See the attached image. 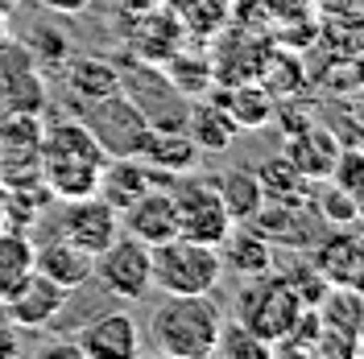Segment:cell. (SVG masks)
<instances>
[{
  "mask_svg": "<svg viewBox=\"0 0 364 359\" xmlns=\"http://www.w3.org/2000/svg\"><path fill=\"white\" fill-rule=\"evenodd\" d=\"M298 310H302V297L290 289V281L277 269L261 272V277H249V285H245L240 302H236V318L257 338H265L269 347L290 331V322L298 318Z\"/></svg>",
  "mask_w": 364,
  "mask_h": 359,
  "instance_id": "cell-4",
  "label": "cell"
},
{
  "mask_svg": "<svg viewBox=\"0 0 364 359\" xmlns=\"http://www.w3.org/2000/svg\"><path fill=\"white\" fill-rule=\"evenodd\" d=\"M75 347L87 359H133L141 351L136 318L129 310H108V314L91 318L87 326H79Z\"/></svg>",
  "mask_w": 364,
  "mask_h": 359,
  "instance_id": "cell-10",
  "label": "cell"
},
{
  "mask_svg": "<svg viewBox=\"0 0 364 359\" xmlns=\"http://www.w3.org/2000/svg\"><path fill=\"white\" fill-rule=\"evenodd\" d=\"M67 74V87L75 95V104H91V99H104L120 91V67L108 58H79V62H63Z\"/></svg>",
  "mask_w": 364,
  "mask_h": 359,
  "instance_id": "cell-22",
  "label": "cell"
},
{
  "mask_svg": "<svg viewBox=\"0 0 364 359\" xmlns=\"http://www.w3.org/2000/svg\"><path fill=\"white\" fill-rule=\"evenodd\" d=\"M42 9H50V13H67V17H75V13H83L91 0H38Z\"/></svg>",
  "mask_w": 364,
  "mask_h": 359,
  "instance_id": "cell-33",
  "label": "cell"
},
{
  "mask_svg": "<svg viewBox=\"0 0 364 359\" xmlns=\"http://www.w3.org/2000/svg\"><path fill=\"white\" fill-rule=\"evenodd\" d=\"M315 269L331 281V285H348L352 277H356V269H360L364 260V240L356 236V231H331V236H323L315 248Z\"/></svg>",
  "mask_w": 364,
  "mask_h": 359,
  "instance_id": "cell-18",
  "label": "cell"
},
{
  "mask_svg": "<svg viewBox=\"0 0 364 359\" xmlns=\"http://www.w3.org/2000/svg\"><path fill=\"white\" fill-rule=\"evenodd\" d=\"M215 355H232V359H269V343L257 338L240 322V318H228L224 314V326H220V338H215Z\"/></svg>",
  "mask_w": 364,
  "mask_h": 359,
  "instance_id": "cell-28",
  "label": "cell"
},
{
  "mask_svg": "<svg viewBox=\"0 0 364 359\" xmlns=\"http://www.w3.org/2000/svg\"><path fill=\"white\" fill-rule=\"evenodd\" d=\"M33 272V244L21 227H0V306L13 297V289Z\"/></svg>",
  "mask_w": 364,
  "mask_h": 359,
  "instance_id": "cell-23",
  "label": "cell"
},
{
  "mask_svg": "<svg viewBox=\"0 0 364 359\" xmlns=\"http://www.w3.org/2000/svg\"><path fill=\"white\" fill-rule=\"evenodd\" d=\"M100 170H104V165H91V161L42 158V182H46V190H50L54 199H63V202L95 194V186H100Z\"/></svg>",
  "mask_w": 364,
  "mask_h": 359,
  "instance_id": "cell-20",
  "label": "cell"
},
{
  "mask_svg": "<svg viewBox=\"0 0 364 359\" xmlns=\"http://www.w3.org/2000/svg\"><path fill=\"white\" fill-rule=\"evenodd\" d=\"M215 190L224 199L232 223H249L252 215L265 206V190H261V178L252 170H228V174H220L215 178Z\"/></svg>",
  "mask_w": 364,
  "mask_h": 359,
  "instance_id": "cell-24",
  "label": "cell"
},
{
  "mask_svg": "<svg viewBox=\"0 0 364 359\" xmlns=\"http://www.w3.org/2000/svg\"><path fill=\"white\" fill-rule=\"evenodd\" d=\"M120 227L136 236L141 244H161L170 236H178V219H174V199L170 186H149L145 194H136L124 211H120Z\"/></svg>",
  "mask_w": 364,
  "mask_h": 359,
  "instance_id": "cell-11",
  "label": "cell"
},
{
  "mask_svg": "<svg viewBox=\"0 0 364 359\" xmlns=\"http://www.w3.org/2000/svg\"><path fill=\"white\" fill-rule=\"evenodd\" d=\"M186 133H191V140L199 145V153H224L240 128H236L232 116L207 95V99H199V104H191V112H186Z\"/></svg>",
  "mask_w": 364,
  "mask_h": 359,
  "instance_id": "cell-21",
  "label": "cell"
},
{
  "mask_svg": "<svg viewBox=\"0 0 364 359\" xmlns=\"http://www.w3.org/2000/svg\"><path fill=\"white\" fill-rule=\"evenodd\" d=\"M311 202H315L318 215H323V219H331L336 227H348L352 219H356V211H360V202L352 199L343 186H318Z\"/></svg>",
  "mask_w": 364,
  "mask_h": 359,
  "instance_id": "cell-30",
  "label": "cell"
},
{
  "mask_svg": "<svg viewBox=\"0 0 364 359\" xmlns=\"http://www.w3.org/2000/svg\"><path fill=\"white\" fill-rule=\"evenodd\" d=\"M33 269L50 277L54 285H63L67 293H75L95 277V256L58 236V240H46V244L33 248Z\"/></svg>",
  "mask_w": 364,
  "mask_h": 359,
  "instance_id": "cell-12",
  "label": "cell"
},
{
  "mask_svg": "<svg viewBox=\"0 0 364 359\" xmlns=\"http://www.w3.org/2000/svg\"><path fill=\"white\" fill-rule=\"evenodd\" d=\"M170 199H174L178 236H186V240L220 248L224 236L236 227L232 215H228L224 199H220V190H215V178H191V174H182L170 186Z\"/></svg>",
  "mask_w": 364,
  "mask_h": 359,
  "instance_id": "cell-6",
  "label": "cell"
},
{
  "mask_svg": "<svg viewBox=\"0 0 364 359\" xmlns=\"http://www.w3.org/2000/svg\"><path fill=\"white\" fill-rule=\"evenodd\" d=\"M120 236V215H116L100 194L63 202V240L79 244L83 252H104Z\"/></svg>",
  "mask_w": 364,
  "mask_h": 359,
  "instance_id": "cell-9",
  "label": "cell"
},
{
  "mask_svg": "<svg viewBox=\"0 0 364 359\" xmlns=\"http://www.w3.org/2000/svg\"><path fill=\"white\" fill-rule=\"evenodd\" d=\"M149 186H166V178H158L141 158H108L104 161V170H100V186H95V194L120 215V211H124L136 194H145Z\"/></svg>",
  "mask_w": 364,
  "mask_h": 359,
  "instance_id": "cell-13",
  "label": "cell"
},
{
  "mask_svg": "<svg viewBox=\"0 0 364 359\" xmlns=\"http://www.w3.org/2000/svg\"><path fill=\"white\" fill-rule=\"evenodd\" d=\"M25 50H29V58H33V67L38 62H50V67H58V62H67V38L58 33V29H46V25H38L33 29V38L25 42Z\"/></svg>",
  "mask_w": 364,
  "mask_h": 359,
  "instance_id": "cell-31",
  "label": "cell"
},
{
  "mask_svg": "<svg viewBox=\"0 0 364 359\" xmlns=\"http://www.w3.org/2000/svg\"><path fill=\"white\" fill-rule=\"evenodd\" d=\"M42 158H67V161H91V165H104L108 153L100 149V140L87 133V124L79 116L70 120H54L42 124V145H38Z\"/></svg>",
  "mask_w": 364,
  "mask_h": 359,
  "instance_id": "cell-15",
  "label": "cell"
},
{
  "mask_svg": "<svg viewBox=\"0 0 364 359\" xmlns=\"http://www.w3.org/2000/svg\"><path fill=\"white\" fill-rule=\"evenodd\" d=\"M141 161L154 170V174H166V178H182L195 170L199 161V145L191 140L186 128H154L145 149H141Z\"/></svg>",
  "mask_w": 364,
  "mask_h": 359,
  "instance_id": "cell-14",
  "label": "cell"
},
{
  "mask_svg": "<svg viewBox=\"0 0 364 359\" xmlns=\"http://www.w3.org/2000/svg\"><path fill=\"white\" fill-rule=\"evenodd\" d=\"M70 293L63 285H54L50 277L33 269L21 285L13 289V297L4 302V318L17 326V331H50V322L67 310Z\"/></svg>",
  "mask_w": 364,
  "mask_h": 359,
  "instance_id": "cell-8",
  "label": "cell"
},
{
  "mask_svg": "<svg viewBox=\"0 0 364 359\" xmlns=\"http://www.w3.org/2000/svg\"><path fill=\"white\" fill-rule=\"evenodd\" d=\"M42 120L33 112H0V149H38Z\"/></svg>",
  "mask_w": 364,
  "mask_h": 359,
  "instance_id": "cell-29",
  "label": "cell"
},
{
  "mask_svg": "<svg viewBox=\"0 0 364 359\" xmlns=\"http://www.w3.org/2000/svg\"><path fill=\"white\" fill-rule=\"evenodd\" d=\"M211 99L232 116V124H236L240 133L261 128V124L273 116V95L261 87L257 79H249V83H232V87H215Z\"/></svg>",
  "mask_w": 364,
  "mask_h": 359,
  "instance_id": "cell-19",
  "label": "cell"
},
{
  "mask_svg": "<svg viewBox=\"0 0 364 359\" xmlns=\"http://www.w3.org/2000/svg\"><path fill=\"white\" fill-rule=\"evenodd\" d=\"M220 326H224V306L211 293H166L149 314V338L170 359L215 355Z\"/></svg>",
  "mask_w": 364,
  "mask_h": 359,
  "instance_id": "cell-1",
  "label": "cell"
},
{
  "mask_svg": "<svg viewBox=\"0 0 364 359\" xmlns=\"http://www.w3.org/2000/svg\"><path fill=\"white\" fill-rule=\"evenodd\" d=\"M0 355H21V335H17V326L9 318L0 322Z\"/></svg>",
  "mask_w": 364,
  "mask_h": 359,
  "instance_id": "cell-32",
  "label": "cell"
},
{
  "mask_svg": "<svg viewBox=\"0 0 364 359\" xmlns=\"http://www.w3.org/2000/svg\"><path fill=\"white\" fill-rule=\"evenodd\" d=\"M0 227H4V186H0Z\"/></svg>",
  "mask_w": 364,
  "mask_h": 359,
  "instance_id": "cell-35",
  "label": "cell"
},
{
  "mask_svg": "<svg viewBox=\"0 0 364 359\" xmlns=\"http://www.w3.org/2000/svg\"><path fill=\"white\" fill-rule=\"evenodd\" d=\"M257 178H261V190H265V202H302L306 194H302V186H306V178L298 174V165L286 153L282 158H269L261 170H252Z\"/></svg>",
  "mask_w": 364,
  "mask_h": 359,
  "instance_id": "cell-27",
  "label": "cell"
},
{
  "mask_svg": "<svg viewBox=\"0 0 364 359\" xmlns=\"http://www.w3.org/2000/svg\"><path fill=\"white\" fill-rule=\"evenodd\" d=\"M120 91L136 104V112L149 120V128H186L191 99L182 95L158 62L133 58L120 67Z\"/></svg>",
  "mask_w": 364,
  "mask_h": 359,
  "instance_id": "cell-5",
  "label": "cell"
},
{
  "mask_svg": "<svg viewBox=\"0 0 364 359\" xmlns=\"http://www.w3.org/2000/svg\"><path fill=\"white\" fill-rule=\"evenodd\" d=\"M149 277L158 293H215L224 281V260L220 248L170 236L149 248Z\"/></svg>",
  "mask_w": 364,
  "mask_h": 359,
  "instance_id": "cell-2",
  "label": "cell"
},
{
  "mask_svg": "<svg viewBox=\"0 0 364 359\" xmlns=\"http://www.w3.org/2000/svg\"><path fill=\"white\" fill-rule=\"evenodd\" d=\"M136 58H145V62H166L174 50H182V21L174 13H161V9H149V13H141L136 17V29L133 38H129Z\"/></svg>",
  "mask_w": 364,
  "mask_h": 359,
  "instance_id": "cell-16",
  "label": "cell"
},
{
  "mask_svg": "<svg viewBox=\"0 0 364 359\" xmlns=\"http://www.w3.org/2000/svg\"><path fill=\"white\" fill-rule=\"evenodd\" d=\"M79 120L87 124V133L100 140V149L108 158H141L145 140H149V120L136 112V104L124 91H112L104 99L79 104Z\"/></svg>",
  "mask_w": 364,
  "mask_h": 359,
  "instance_id": "cell-3",
  "label": "cell"
},
{
  "mask_svg": "<svg viewBox=\"0 0 364 359\" xmlns=\"http://www.w3.org/2000/svg\"><path fill=\"white\" fill-rule=\"evenodd\" d=\"M220 260L224 269H236L240 277H261V272H273V244L252 223H236L220 244Z\"/></svg>",
  "mask_w": 364,
  "mask_h": 359,
  "instance_id": "cell-17",
  "label": "cell"
},
{
  "mask_svg": "<svg viewBox=\"0 0 364 359\" xmlns=\"http://www.w3.org/2000/svg\"><path fill=\"white\" fill-rule=\"evenodd\" d=\"M0 108L4 112H33L42 116L46 108V83L33 67H17L0 74Z\"/></svg>",
  "mask_w": 364,
  "mask_h": 359,
  "instance_id": "cell-25",
  "label": "cell"
},
{
  "mask_svg": "<svg viewBox=\"0 0 364 359\" xmlns=\"http://www.w3.org/2000/svg\"><path fill=\"white\" fill-rule=\"evenodd\" d=\"M286 158L298 165V174L302 178H323V174H331L336 165H340V149H336V140L327 133H318V128H306L298 145H290V153Z\"/></svg>",
  "mask_w": 364,
  "mask_h": 359,
  "instance_id": "cell-26",
  "label": "cell"
},
{
  "mask_svg": "<svg viewBox=\"0 0 364 359\" xmlns=\"http://www.w3.org/2000/svg\"><path fill=\"white\" fill-rule=\"evenodd\" d=\"M9 9H13V0H0V17H4V13H9Z\"/></svg>",
  "mask_w": 364,
  "mask_h": 359,
  "instance_id": "cell-36",
  "label": "cell"
},
{
  "mask_svg": "<svg viewBox=\"0 0 364 359\" xmlns=\"http://www.w3.org/2000/svg\"><path fill=\"white\" fill-rule=\"evenodd\" d=\"M95 277L120 302L145 297V293L154 289V277H149V244H141L129 231L116 236L104 252H95Z\"/></svg>",
  "mask_w": 364,
  "mask_h": 359,
  "instance_id": "cell-7",
  "label": "cell"
},
{
  "mask_svg": "<svg viewBox=\"0 0 364 359\" xmlns=\"http://www.w3.org/2000/svg\"><path fill=\"white\" fill-rule=\"evenodd\" d=\"M348 285H352V289H356V293H360V297H364V260H360V269H356V277H352Z\"/></svg>",
  "mask_w": 364,
  "mask_h": 359,
  "instance_id": "cell-34",
  "label": "cell"
}]
</instances>
